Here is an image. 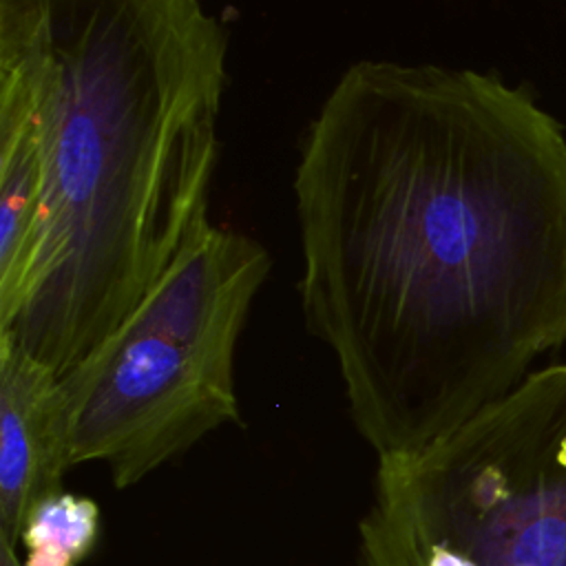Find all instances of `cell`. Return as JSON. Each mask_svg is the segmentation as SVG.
Returning <instances> with one entry per match:
<instances>
[{"label": "cell", "mask_w": 566, "mask_h": 566, "mask_svg": "<svg viewBox=\"0 0 566 566\" xmlns=\"http://www.w3.org/2000/svg\"><path fill=\"white\" fill-rule=\"evenodd\" d=\"M307 332L378 458L409 455L566 343V139L500 77L360 60L294 172Z\"/></svg>", "instance_id": "cell-1"}, {"label": "cell", "mask_w": 566, "mask_h": 566, "mask_svg": "<svg viewBox=\"0 0 566 566\" xmlns=\"http://www.w3.org/2000/svg\"><path fill=\"white\" fill-rule=\"evenodd\" d=\"M228 35L201 0H0V75L33 115L44 208L0 336L57 378L210 221Z\"/></svg>", "instance_id": "cell-2"}, {"label": "cell", "mask_w": 566, "mask_h": 566, "mask_svg": "<svg viewBox=\"0 0 566 566\" xmlns=\"http://www.w3.org/2000/svg\"><path fill=\"white\" fill-rule=\"evenodd\" d=\"M252 237L208 221L137 310L60 378L73 464L133 486L223 424H237L234 354L270 274Z\"/></svg>", "instance_id": "cell-3"}, {"label": "cell", "mask_w": 566, "mask_h": 566, "mask_svg": "<svg viewBox=\"0 0 566 566\" xmlns=\"http://www.w3.org/2000/svg\"><path fill=\"white\" fill-rule=\"evenodd\" d=\"M354 566H566V363L427 449L378 458Z\"/></svg>", "instance_id": "cell-4"}, {"label": "cell", "mask_w": 566, "mask_h": 566, "mask_svg": "<svg viewBox=\"0 0 566 566\" xmlns=\"http://www.w3.org/2000/svg\"><path fill=\"white\" fill-rule=\"evenodd\" d=\"M73 467L71 416L60 378L0 336V539L15 546L29 513L62 491Z\"/></svg>", "instance_id": "cell-5"}, {"label": "cell", "mask_w": 566, "mask_h": 566, "mask_svg": "<svg viewBox=\"0 0 566 566\" xmlns=\"http://www.w3.org/2000/svg\"><path fill=\"white\" fill-rule=\"evenodd\" d=\"M44 168L20 86L0 75V332L18 318L40 250Z\"/></svg>", "instance_id": "cell-6"}, {"label": "cell", "mask_w": 566, "mask_h": 566, "mask_svg": "<svg viewBox=\"0 0 566 566\" xmlns=\"http://www.w3.org/2000/svg\"><path fill=\"white\" fill-rule=\"evenodd\" d=\"M99 535L97 504L77 493L57 491L29 513L20 544L22 566H80Z\"/></svg>", "instance_id": "cell-7"}, {"label": "cell", "mask_w": 566, "mask_h": 566, "mask_svg": "<svg viewBox=\"0 0 566 566\" xmlns=\"http://www.w3.org/2000/svg\"><path fill=\"white\" fill-rule=\"evenodd\" d=\"M0 566H22L18 559V548L0 539Z\"/></svg>", "instance_id": "cell-8"}]
</instances>
